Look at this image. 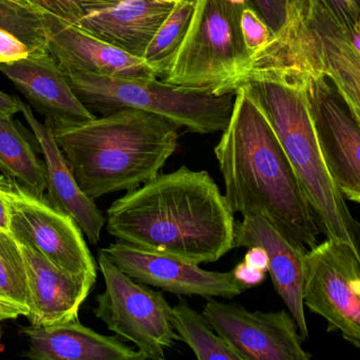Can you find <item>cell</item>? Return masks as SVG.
<instances>
[{
  "label": "cell",
  "mask_w": 360,
  "mask_h": 360,
  "mask_svg": "<svg viewBox=\"0 0 360 360\" xmlns=\"http://www.w3.org/2000/svg\"><path fill=\"white\" fill-rule=\"evenodd\" d=\"M0 296L29 312L27 271L22 254L11 232L0 230Z\"/></svg>",
  "instance_id": "cb8c5ba5"
},
{
  "label": "cell",
  "mask_w": 360,
  "mask_h": 360,
  "mask_svg": "<svg viewBox=\"0 0 360 360\" xmlns=\"http://www.w3.org/2000/svg\"><path fill=\"white\" fill-rule=\"evenodd\" d=\"M16 240L27 271L30 325L40 327L78 319L80 306L96 280L73 276L49 261L27 241Z\"/></svg>",
  "instance_id": "e0dca14e"
},
{
  "label": "cell",
  "mask_w": 360,
  "mask_h": 360,
  "mask_svg": "<svg viewBox=\"0 0 360 360\" xmlns=\"http://www.w3.org/2000/svg\"><path fill=\"white\" fill-rule=\"evenodd\" d=\"M243 31L251 56L268 44L273 36L268 25L260 18L248 0H243Z\"/></svg>",
  "instance_id": "83f0119b"
},
{
  "label": "cell",
  "mask_w": 360,
  "mask_h": 360,
  "mask_svg": "<svg viewBox=\"0 0 360 360\" xmlns=\"http://www.w3.org/2000/svg\"><path fill=\"white\" fill-rule=\"evenodd\" d=\"M176 0H124L86 15L76 27L103 42L143 58Z\"/></svg>",
  "instance_id": "d6986e66"
},
{
  "label": "cell",
  "mask_w": 360,
  "mask_h": 360,
  "mask_svg": "<svg viewBox=\"0 0 360 360\" xmlns=\"http://www.w3.org/2000/svg\"><path fill=\"white\" fill-rule=\"evenodd\" d=\"M2 335H4V329H2L1 325H0V352H1L2 349H4L1 344Z\"/></svg>",
  "instance_id": "74e56055"
},
{
  "label": "cell",
  "mask_w": 360,
  "mask_h": 360,
  "mask_svg": "<svg viewBox=\"0 0 360 360\" xmlns=\"http://www.w3.org/2000/svg\"><path fill=\"white\" fill-rule=\"evenodd\" d=\"M20 112L31 127L46 167L48 199L57 209L71 216L89 242L97 244L105 225V217L96 203L82 192L65 156L55 141L52 124L48 120L39 122L31 106L19 99Z\"/></svg>",
  "instance_id": "ac0fdd59"
},
{
  "label": "cell",
  "mask_w": 360,
  "mask_h": 360,
  "mask_svg": "<svg viewBox=\"0 0 360 360\" xmlns=\"http://www.w3.org/2000/svg\"><path fill=\"white\" fill-rule=\"evenodd\" d=\"M0 171L37 196L46 192V167L13 116L0 114Z\"/></svg>",
  "instance_id": "44dd1931"
},
{
  "label": "cell",
  "mask_w": 360,
  "mask_h": 360,
  "mask_svg": "<svg viewBox=\"0 0 360 360\" xmlns=\"http://www.w3.org/2000/svg\"><path fill=\"white\" fill-rule=\"evenodd\" d=\"M203 316L241 360H309L291 313L249 311L235 302L207 299Z\"/></svg>",
  "instance_id": "8fae6325"
},
{
  "label": "cell",
  "mask_w": 360,
  "mask_h": 360,
  "mask_svg": "<svg viewBox=\"0 0 360 360\" xmlns=\"http://www.w3.org/2000/svg\"><path fill=\"white\" fill-rule=\"evenodd\" d=\"M354 230L355 237H356L357 251H359L360 260V222L357 221V220H355Z\"/></svg>",
  "instance_id": "8d00e7d4"
},
{
  "label": "cell",
  "mask_w": 360,
  "mask_h": 360,
  "mask_svg": "<svg viewBox=\"0 0 360 360\" xmlns=\"http://www.w3.org/2000/svg\"><path fill=\"white\" fill-rule=\"evenodd\" d=\"M234 215L207 171L181 166L112 203L105 228L143 251L213 263L234 249Z\"/></svg>",
  "instance_id": "6da1fadb"
},
{
  "label": "cell",
  "mask_w": 360,
  "mask_h": 360,
  "mask_svg": "<svg viewBox=\"0 0 360 360\" xmlns=\"http://www.w3.org/2000/svg\"><path fill=\"white\" fill-rule=\"evenodd\" d=\"M0 72L52 126L96 118L78 99L67 74L46 49L31 51L19 61L0 63Z\"/></svg>",
  "instance_id": "2e32d148"
},
{
  "label": "cell",
  "mask_w": 360,
  "mask_h": 360,
  "mask_svg": "<svg viewBox=\"0 0 360 360\" xmlns=\"http://www.w3.org/2000/svg\"><path fill=\"white\" fill-rule=\"evenodd\" d=\"M67 76L78 99L95 116L133 108L158 114L190 132L212 135L226 129L234 107L235 93L215 94L158 77L113 78L86 73Z\"/></svg>",
  "instance_id": "8992f818"
},
{
  "label": "cell",
  "mask_w": 360,
  "mask_h": 360,
  "mask_svg": "<svg viewBox=\"0 0 360 360\" xmlns=\"http://www.w3.org/2000/svg\"><path fill=\"white\" fill-rule=\"evenodd\" d=\"M243 261L254 268L264 271V272L266 273L269 271L268 254L262 247H252L248 249Z\"/></svg>",
  "instance_id": "d6a6232c"
},
{
  "label": "cell",
  "mask_w": 360,
  "mask_h": 360,
  "mask_svg": "<svg viewBox=\"0 0 360 360\" xmlns=\"http://www.w3.org/2000/svg\"><path fill=\"white\" fill-rule=\"evenodd\" d=\"M214 154L233 213H260L307 249L319 244L321 228L300 179L248 84L235 91L232 116Z\"/></svg>",
  "instance_id": "7a4b0ae2"
},
{
  "label": "cell",
  "mask_w": 360,
  "mask_h": 360,
  "mask_svg": "<svg viewBox=\"0 0 360 360\" xmlns=\"http://www.w3.org/2000/svg\"><path fill=\"white\" fill-rule=\"evenodd\" d=\"M27 310L14 304L8 298L0 296V323L6 321H14L20 316L27 317Z\"/></svg>",
  "instance_id": "1f68e13d"
},
{
  "label": "cell",
  "mask_w": 360,
  "mask_h": 360,
  "mask_svg": "<svg viewBox=\"0 0 360 360\" xmlns=\"http://www.w3.org/2000/svg\"><path fill=\"white\" fill-rule=\"evenodd\" d=\"M196 4L197 0H176L172 12L147 49L143 59L158 77H164L168 72L180 44L188 33Z\"/></svg>",
  "instance_id": "603a6c76"
},
{
  "label": "cell",
  "mask_w": 360,
  "mask_h": 360,
  "mask_svg": "<svg viewBox=\"0 0 360 360\" xmlns=\"http://www.w3.org/2000/svg\"><path fill=\"white\" fill-rule=\"evenodd\" d=\"M105 255L131 278L176 296H199L233 299L249 287L239 283L231 272L202 270L199 264L160 255L116 241L101 249Z\"/></svg>",
  "instance_id": "4fadbf2b"
},
{
  "label": "cell",
  "mask_w": 360,
  "mask_h": 360,
  "mask_svg": "<svg viewBox=\"0 0 360 360\" xmlns=\"http://www.w3.org/2000/svg\"><path fill=\"white\" fill-rule=\"evenodd\" d=\"M36 12L46 13L75 25L86 15L115 6L124 0H29Z\"/></svg>",
  "instance_id": "484cf974"
},
{
  "label": "cell",
  "mask_w": 360,
  "mask_h": 360,
  "mask_svg": "<svg viewBox=\"0 0 360 360\" xmlns=\"http://www.w3.org/2000/svg\"><path fill=\"white\" fill-rule=\"evenodd\" d=\"M243 0H197L164 82L215 94L235 93L252 58L243 36Z\"/></svg>",
  "instance_id": "52a82bcc"
},
{
  "label": "cell",
  "mask_w": 360,
  "mask_h": 360,
  "mask_svg": "<svg viewBox=\"0 0 360 360\" xmlns=\"http://www.w3.org/2000/svg\"><path fill=\"white\" fill-rule=\"evenodd\" d=\"M20 112L19 97H12L0 90V114L1 116H14Z\"/></svg>",
  "instance_id": "836d02e7"
},
{
  "label": "cell",
  "mask_w": 360,
  "mask_h": 360,
  "mask_svg": "<svg viewBox=\"0 0 360 360\" xmlns=\"http://www.w3.org/2000/svg\"><path fill=\"white\" fill-rule=\"evenodd\" d=\"M266 69L329 78L360 125V52L321 0H308L252 56L248 72Z\"/></svg>",
  "instance_id": "5b68a950"
},
{
  "label": "cell",
  "mask_w": 360,
  "mask_h": 360,
  "mask_svg": "<svg viewBox=\"0 0 360 360\" xmlns=\"http://www.w3.org/2000/svg\"><path fill=\"white\" fill-rule=\"evenodd\" d=\"M0 230L11 232L10 213H8V205L0 194Z\"/></svg>",
  "instance_id": "e575fe53"
},
{
  "label": "cell",
  "mask_w": 360,
  "mask_h": 360,
  "mask_svg": "<svg viewBox=\"0 0 360 360\" xmlns=\"http://www.w3.org/2000/svg\"><path fill=\"white\" fill-rule=\"evenodd\" d=\"M172 323L179 340L184 342L199 360H241L214 331L202 313L197 312L184 298L172 306Z\"/></svg>",
  "instance_id": "7402d4cb"
},
{
  "label": "cell",
  "mask_w": 360,
  "mask_h": 360,
  "mask_svg": "<svg viewBox=\"0 0 360 360\" xmlns=\"http://www.w3.org/2000/svg\"><path fill=\"white\" fill-rule=\"evenodd\" d=\"M338 25L346 29L360 27V0H321Z\"/></svg>",
  "instance_id": "f1b7e54d"
},
{
  "label": "cell",
  "mask_w": 360,
  "mask_h": 360,
  "mask_svg": "<svg viewBox=\"0 0 360 360\" xmlns=\"http://www.w3.org/2000/svg\"><path fill=\"white\" fill-rule=\"evenodd\" d=\"M29 340L25 359L36 360H145L120 336H105L84 327L79 319L22 328Z\"/></svg>",
  "instance_id": "ffe728a7"
},
{
  "label": "cell",
  "mask_w": 360,
  "mask_h": 360,
  "mask_svg": "<svg viewBox=\"0 0 360 360\" xmlns=\"http://www.w3.org/2000/svg\"><path fill=\"white\" fill-rule=\"evenodd\" d=\"M4 1L10 2V4H16V6H22V8H29V10L35 11L32 8L29 0H4Z\"/></svg>",
  "instance_id": "d590c367"
},
{
  "label": "cell",
  "mask_w": 360,
  "mask_h": 360,
  "mask_svg": "<svg viewBox=\"0 0 360 360\" xmlns=\"http://www.w3.org/2000/svg\"><path fill=\"white\" fill-rule=\"evenodd\" d=\"M105 291L96 296L93 314L109 331L134 345L145 359H166L179 336L172 323V306L162 292L131 278L103 251L97 256Z\"/></svg>",
  "instance_id": "ba28073f"
},
{
  "label": "cell",
  "mask_w": 360,
  "mask_h": 360,
  "mask_svg": "<svg viewBox=\"0 0 360 360\" xmlns=\"http://www.w3.org/2000/svg\"><path fill=\"white\" fill-rule=\"evenodd\" d=\"M304 306L360 349V260L356 249L327 238L304 260Z\"/></svg>",
  "instance_id": "30bf717a"
},
{
  "label": "cell",
  "mask_w": 360,
  "mask_h": 360,
  "mask_svg": "<svg viewBox=\"0 0 360 360\" xmlns=\"http://www.w3.org/2000/svg\"><path fill=\"white\" fill-rule=\"evenodd\" d=\"M232 273L233 276L239 283L249 287V289L257 287L266 280V272L259 270V268H254V266L245 263V261L237 264Z\"/></svg>",
  "instance_id": "4dcf8cb0"
},
{
  "label": "cell",
  "mask_w": 360,
  "mask_h": 360,
  "mask_svg": "<svg viewBox=\"0 0 360 360\" xmlns=\"http://www.w3.org/2000/svg\"><path fill=\"white\" fill-rule=\"evenodd\" d=\"M31 51L22 40L0 27V63H12L25 58Z\"/></svg>",
  "instance_id": "f546056e"
},
{
  "label": "cell",
  "mask_w": 360,
  "mask_h": 360,
  "mask_svg": "<svg viewBox=\"0 0 360 360\" xmlns=\"http://www.w3.org/2000/svg\"><path fill=\"white\" fill-rule=\"evenodd\" d=\"M260 247L269 257V271L275 291L291 313L302 340L309 337L304 314V260L307 249L283 234L260 213H245L235 222L234 249Z\"/></svg>",
  "instance_id": "5bb4252c"
},
{
  "label": "cell",
  "mask_w": 360,
  "mask_h": 360,
  "mask_svg": "<svg viewBox=\"0 0 360 360\" xmlns=\"http://www.w3.org/2000/svg\"><path fill=\"white\" fill-rule=\"evenodd\" d=\"M243 84L253 89L270 120L293 165L321 232L357 251L355 219L326 165L306 78L287 70H255L245 74L240 86Z\"/></svg>",
  "instance_id": "277c9868"
},
{
  "label": "cell",
  "mask_w": 360,
  "mask_h": 360,
  "mask_svg": "<svg viewBox=\"0 0 360 360\" xmlns=\"http://www.w3.org/2000/svg\"><path fill=\"white\" fill-rule=\"evenodd\" d=\"M52 127L78 185L93 200L141 187L179 147L177 125L133 108Z\"/></svg>",
  "instance_id": "3957f363"
},
{
  "label": "cell",
  "mask_w": 360,
  "mask_h": 360,
  "mask_svg": "<svg viewBox=\"0 0 360 360\" xmlns=\"http://www.w3.org/2000/svg\"><path fill=\"white\" fill-rule=\"evenodd\" d=\"M0 194L8 205L11 234L27 241L49 261L76 277L97 280L94 258L77 222L37 196L0 175Z\"/></svg>",
  "instance_id": "9c48e42d"
},
{
  "label": "cell",
  "mask_w": 360,
  "mask_h": 360,
  "mask_svg": "<svg viewBox=\"0 0 360 360\" xmlns=\"http://www.w3.org/2000/svg\"><path fill=\"white\" fill-rule=\"evenodd\" d=\"M274 36L291 17L306 10L308 0H248Z\"/></svg>",
  "instance_id": "4316f807"
},
{
  "label": "cell",
  "mask_w": 360,
  "mask_h": 360,
  "mask_svg": "<svg viewBox=\"0 0 360 360\" xmlns=\"http://www.w3.org/2000/svg\"><path fill=\"white\" fill-rule=\"evenodd\" d=\"M304 77L330 175L347 200L360 204V125L329 78Z\"/></svg>",
  "instance_id": "7c38bea8"
},
{
  "label": "cell",
  "mask_w": 360,
  "mask_h": 360,
  "mask_svg": "<svg viewBox=\"0 0 360 360\" xmlns=\"http://www.w3.org/2000/svg\"><path fill=\"white\" fill-rule=\"evenodd\" d=\"M46 50L68 73L113 78L158 77L145 59L132 56L76 25L41 13Z\"/></svg>",
  "instance_id": "9a60e30c"
},
{
  "label": "cell",
  "mask_w": 360,
  "mask_h": 360,
  "mask_svg": "<svg viewBox=\"0 0 360 360\" xmlns=\"http://www.w3.org/2000/svg\"><path fill=\"white\" fill-rule=\"evenodd\" d=\"M0 27L14 34L32 51L46 49V36L41 14L0 0Z\"/></svg>",
  "instance_id": "d4e9b609"
}]
</instances>
